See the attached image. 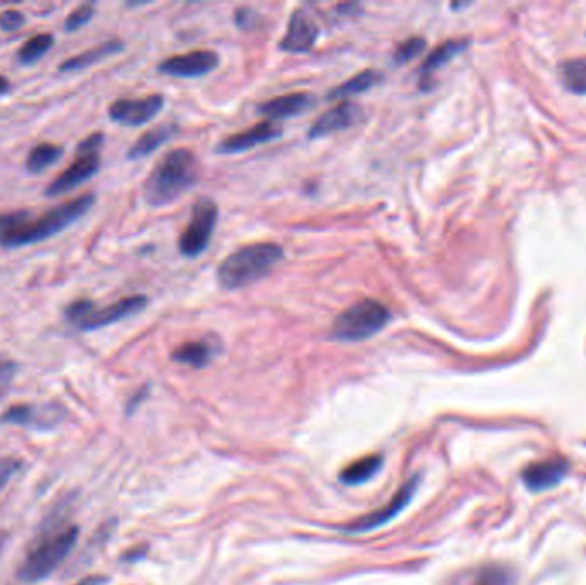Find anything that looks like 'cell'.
I'll use <instances>...</instances> for the list:
<instances>
[{
  "mask_svg": "<svg viewBox=\"0 0 586 585\" xmlns=\"http://www.w3.org/2000/svg\"><path fill=\"white\" fill-rule=\"evenodd\" d=\"M314 105V97L309 93H290L283 97L268 100L259 105V114L271 120L295 118L304 114L307 109Z\"/></svg>",
  "mask_w": 586,
  "mask_h": 585,
  "instance_id": "e0dca14e",
  "label": "cell"
},
{
  "mask_svg": "<svg viewBox=\"0 0 586 585\" xmlns=\"http://www.w3.org/2000/svg\"><path fill=\"white\" fill-rule=\"evenodd\" d=\"M255 13L253 9H247V7H242V9H237L235 13V22L238 28L242 30H249L253 28L255 24Z\"/></svg>",
  "mask_w": 586,
  "mask_h": 585,
  "instance_id": "1f68e13d",
  "label": "cell"
},
{
  "mask_svg": "<svg viewBox=\"0 0 586 585\" xmlns=\"http://www.w3.org/2000/svg\"><path fill=\"white\" fill-rule=\"evenodd\" d=\"M216 220H218V206L210 197H199L193 206V215L187 227L180 235V253L185 258H197L204 253L213 232H215Z\"/></svg>",
  "mask_w": 586,
  "mask_h": 585,
  "instance_id": "8992f818",
  "label": "cell"
},
{
  "mask_svg": "<svg viewBox=\"0 0 586 585\" xmlns=\"http://www.w3.org/2000/svg\"><path fill=\"white\" fill-rule=\"evenodd\" d=\"M24 16L20 11H5L0 16V28L4 31H18L24 24Z\"/></svg>",
  "mask_w": 586,
  "mask_h": 585,
  "instance_id": "4dcf8cb0",
  "label": "cell"
},
{
  "mask_svg": "<svg viewBox=\"0 0 586 585\" xmlns=\"http://www.w3.org/2000/svg\"><path fill=\"white\" fill-rule=\"evenodd\" d=\"M569 464L564 458L535 462L523 468L521 481L530 491L542 493L556 488L566 477Z\"/></svg>",
  "mask_w": 586,
  "mask_h": 585,
  "instance_id": "5bb4252c",
  "label": "cell"
},
{
  "mask_svg": "<svg viewBox=\"0 0 586 585\" xmlns=\"http://www.w3.org/2000/svg\"><path fill=\"white\" fill-rule=\"evenodd\" d=\"M93 16H95L93 5H90V4L79 5L78 9H74L65 21V30L67 31H78L82 26H86L90 21L93 20Z\"/></svg>",
  "mask_w": 586,
  "mask_h": 585,
  "instance_id": "f1b7e54d",
  "label": "cell"
},
{
  "mask_svg": "<svg viewBox=\"0 0 586 585\" xmlns=\"http://www.w3.org/2000/svg\"><path fill=\"white\" fill-rule=\"evenodd\" d=\"M426 50V39L422 37H413V39H405L403 43L398 45V48L394 50L392 59L401 65V64H409L410 60L418 57L422 52Z\"/></svg>",
  "mask_w": 586,
  "mask_h": 585,
  "instance_id": "4316f807",
  "label": "cell"
},
{
  "mask_svg": "<svg viewBox=\"0 0 586 585\" xmlns=\"http://www.w3.org/2000/svg\"><path fill=\"white\" fill-rule=\"evenodd\" d=\"M95 195H82L74 197L57 208L47 212L35 222L28 220V212H14V220L7 232L0 237V246L4 248H21L47 240L59 234L69 225H73L78 218L86 215L95 205Z\"/></svg>",
  "mask_w": 586,
  "mask_h": 585,
  "instance_id": "7a4b0ae2",
  "label": "cell"
},
{
  "mask_svg": "<svg viewBox=\"0 0 586 585\" xmlns=\"http://www.w3.org/2000/svg\"><path fill=\"white\" fill-rule=\"evenodd\" d=\"M4 545V536H0V547Z\"/></svg>",
  "mask_w": 586,
  "mask_h": 585,
  "instance_id": "d590c367",
  "label": "cell"
},
{
  "mask_svg": "<svg viewBox=\"0 0 586 585\" xmlns=\"http://www.w3.org/2000/svg\"><path fill=\"white\" fill-rule=\"evenodd\" d=\"M281 133H283L281 127H278V126H274L273 122L266 120V122L257 124L253 129H247L244 133H238V135L223 139L218 144V153H228V155L242 153V152L255 148V146H259L263 143L273 141L276 137L281 136Z\"/></svg>",
  "mask_w": 586,
  "mask_h": 585,
  "instance_id": "9a60e30c",
  "label": "cell"
},
{
  "mask_svg": "<svg viewBox=\"0 0 586 585\" xmlns=\"http://www.w3.org/2000/svg\"><path fill=\"white\" fill-rule=\"evenodd\" d=\"M218 64H220V57L216 52L194 50L189 54L163 60L158 65V71L172 78H201L213 73Z\"/></svg>",
  "mask_w": 586,
  "mask_h": 585,
  "instance_id": "9c48e42d",
  "label": "cell"
},
{
  "mask_svg": "<svg viewBox=\"0 0 586 585\" xmlns=\"http://www.w3.org/2000/svg\"><path fill=\"white\" fill-rule=\"evenodd\" d=\"M107 584V579L101 577V575H90V577H84L81 579L79 582H76L74 585H105Z\"/></svg>",
  "mask_w": 586,
  "mask_h": 585,
  "instance_id": "836d02e7",
  "label": "cell"
},
{
  "mask_svg": "<svg viewBox=\"0 0 586 585\" xmlns=\"http://www.w3.org/2000/svg\"><path fill=\"white\" fill-rule=\"evenodd\" d=\"M283 258V248L274 242H255L227 256L218 270V285L225 291L249 287L273 270Z\"/></svg>",
  "mask_w": 586,
  "mask_h": 585,
  "instance_id": "277c9868",
  "label": "cell"
},
{
  "mask_svg": "<svg viewBox=\"0 0 586 585\" xmlns=\"http://www.w3.org/2000/svg\"><path fill=\"white\" fill-rule=\"evenodd\" d=\"M101 165L99 152H79L76 153V160L69 169H65L48 188H47V196L65 195L73 189H76L82 182L97 174Z\"/></svg>",
  "mask_w": 586,
  "mask_h": 585,
  "instance_id": "8fae6325",
  "label": "cell"
},
{
  "mask_svg": "<svg viewBox=\"0 0 586 585\" xmlns=\"http://www.w3.org/2000/svg\"><path fill=\"white\" fill-rule=\"evenodd\" d=\"M54 47V37L48 33H39L37 37L28 39L20 48L18 59L21 64L30 65L41 59Z\"/></svg>",
  "mask_w": 586,
  "mask_h": 585,
  "instance_id": "d4e9b609",
  "label": "cell"
},
{
  "mask_svg": "<svg viewBox=\"0 0 586 585\" xmlns=\"http://www.w3.org/2000/svg\"><path fill=\"white\" fill-rule=\"evenodd\" d=\"M199 177V163L191 150L177 148L167 153L148 176L144 197L151 206H165L191 189Z\"/></svg>",
  "mask_w": 586,
  "mask_h": 585,
  "instance_id": "3957f363",
  "label": "cell"
},
{
  "mask_svg": "<svg viewBox=\"0 0 586 585\" xmlns=\"http://www.w3.org/2000/svg\"><path fill=\"white\" fill-rule=\"evenodd\" d=\"M511 584H513V575H511L508 568H504V566H487L478 573V577L475 581V585Z\"/></svg>",
  "mask_w": 586,
  "mask_h": 585,
  "instance_id": "83f0119b",
  "label": "cell"
},
{
  "mask_svg": "<svg viewBox=\"0 0 586 585\" xmlns=\"http://www.w3.org/2000/svg\"><path fill=\"white\" fill-rule=\"evenodd\" d=\"M211 357H213V347L206 342H187L172 354V359L178 364H185L197 370L208 366Z\"/></svg>",
  "mask_w": 586,
  "mask_h": 585,
  "instance_id": "7402d4cb",
  "label": "cell"
},
{
  "mask_svg": "<svg viewBox=\"0 0 586 585\" xmlns=\"http://www.w3.org/2000/svg\"><path fill=\"white\" fill-rule=\"evenodd\" d=\"M174 133H176L174 126H161L157 129H151L137 139L136 143L131 146L127 156L131 160H139V158L151 155L153 152H157L159 146H163Z\"/></svg>",
  "mask_w": 586,
  "mask_h": 585,
  "instance_id": "ffe728a7",
  "label": "cell"
},
{
  "mask_svg": "<svg viewBox=\"0 0 586 585\" xmlns=\"http://www.w3.org/2000/svg\"><path fill=\"white\" fill-rule=\"evenodd\" d=\"M64 417H65V410L57 404H48L39 407L30 404H18L9 407L0 415V423L30 428V430L50 431L57 428Z\"/></svg>",
  "mask_w": 586,
  "mask_h": 585,
  "instance_id": "52a82bcc",
  "label": "cell"
},
{
  "mask_svg": "<svg viewBox=\"0 0 586 585\" xmlns=\"http://www.w3.org/2000/svg\"><path fill=\"white\" fill-rule=\"evenodd\" d=\"M62 153H64V150L56 144H50V143L39 144L30 152L28 160H26V169L30 174H39V172L47 170L50 165H54Z\"/></svg>",
  "mask_w": 586,
  "mask_h": 585,
  "instance_id": "cb8c5ba5",
  "label": "cell"
},
{
  "mask_svg": "<svg viewBox=\"0 0 586 585\" xmlns=\"http://www.w3.org/2000/svg\"><path fill=\"white\" fill-rule=\"evenodd\" d=\"M390 319V310L383 302L364 299L338 314L332 323V338L341 342L367 340L381 332Z\"/></svg>",
  "mask_w": 586,
  "mask_h": 585,
  "instance_id": "5b68a950",
  "label": "cell"
},
{
  "mask_svg": "<svg viewBox=\"0 0 586 585\" xmlns=\"http://www.w3.org/2000/svg\"><path fill=\"white\" fill-rule=\"evenodd\" d=\"M381 467H383V457L381 455L366 457V458L352 464L350 467L345 468L341 472V481L345 485H349V486L364 485V483L371 481L372 477L381 470Z\"/></svg>",
  "mask_w": 586,
  "mask_h": 585,
  "instance_id": "603a6c76",
  "label": "cell"
},
{
  "mask_svg": "<svg viewBox=\"0 0 586 585\" xmlns=\"http://www.w3.org/2000/svg\"><path fill=\"white\" fill-rule=\"evenodd\" d=\"M65 511L52 513L39 528L37 539L22 560L18 577L26 584H37L50 577L73 553L79 537L78 526L64 522Z\"/></svg>",
  "mask_w": 586,
  "mask_h": 585,
  "instance_id": "6da1fadb",
  "label": "cell"
},
{
  "mask_svg": "<svg viewBox=\"0 0 586 585\" xmlns=\"http://www.w3.org/2000/svg\"><path fill=\"white\" fill-rule=\"evenodd\" d=\"M22 467L21 460L7 457V458H0V491L7 486V483L20 472Z\"/></svg>",
  "mask_w": 586,
  "mask_h": 585,
  "instance_id": "f546056e",
  "label": "cell"
},
{
  "mask_svg": "<svg viewBox=\"0 0 586 585\" xmlns=\"http://www.w3.org/2000/svg\"><path fill=\"white\" fill-rule=\"evenodd\" d=\"M14 364L9 362V361H0V397L5 393L7 387H9V381L14 374Z\"/></svg>",
  "mask_w": 586,
  "mask_h": 585,
  "instance_id": "d6a6232c",
  "label": "cell"
},
{
  "mask_svg": "<svg viewBox=\"0 0 586 585\" xmlns=\"http://www.w3.org/2000/svg\"><path fill=\"white\" fill-rule=\"evenodd\" d=\"M383 79V74L374 71V69H367L364 73H358L357 76L345 81L343 84H340L338 88H334L332 92H330V100H347L349 97H353V95H360L367 90L374 88L379 81Z\"/></svg>",
  "mask_w": 586,
  "mask_h": 585,
  "instance_id": "44dd1931",
  "label": "cell"
},
{
  "mask_svg": "<svg viewBox=\"0 0 586 585\" xmlns=\"http://www.w3.org/2000/svg\"><path fill=\"white\" fill-rule=\"evenodd\" d=\"M563 78L569 90L576 93H586V59L566 62L563 65Z\"/></svg>",
  "mask_w": 586,
  "mask_h": 585,
  "instance_id": "484cf974",
  "label": "cell"
},
{
  "mask_svg": "<svg viewBox=\"0 0 586 585\" xmlns=\"http://www.w3.org/2000/svg\"><path fill=\"white\" fill-rule=\"evenodd\" d=\"M417 485H418V479L413 477V479H410L405 486H401V489L391 498V502L386 507H383L381 510L371 513V515L360 519L358 522L352 524L349 530L350 532H369V530L375 528V527H381L383 524L390 522L392 517H396L403 508L410 503L411 496H413V493L417 489Z\"/></svg>",
  "mask_w": 586,
  "mask_h": 585,
  "instance_id": "2e32d148",
  "label": "cell"
},
{
  "mask_svg": "<svg viewBox=\"0 0 586 585\" xmlns=\"http://www.w3.org/2000/svg\"><path fill=\"white\" fill-rule=\"evenodd\" d=\"M146 304H148V299L144 295H129V297H124L117 302H114L107 308H101V310H98L93 304L91 310L76 323V328L82 332H90V330H98V328L114 325L129 316H134L137 312L142 311L146 308Z\"/></svg>",
  "mask_w": 586,
  "mask_h": 585,
  "instance_id": "ba28073f",
  "label": "cell"
},
{
  "mask_svg": "<svg viewBox=\"0 0 586 585\" xmlns=\"http://www.w3.org/2000/svg\"><path fill=\"white\" fill-rule=\"evenodd\" d=\"M163 103L165 100L161 95H151L137 100L122 98L110 105L108 116L120 126L137 127L157 118L158 112L163 109Z\"/></svg>",
  "mask_w": 586,
  "mask_h": 585,
  "instance_id": "30bf717a",
  "label": "cell"
},
{
  "mask_svg": "<svg viewBox=\"0 0 586 585\" xmlns=\"http://www.w3.org/2000/svg\"><path fill=\"white\" fill-rule=\"evenodd\" d=\"M9 90H11V83H9V79L0 76V95H5Z\"/></svg>",
  "mask_w": 586,
  "mask_h": 585,
  "instance_id": "e575fe53",
  "label": "cell"
},
{
  "mask_svg": "<svg viewBox=\"0 0 586 585\" xmlns=\"http://www.w3.org/2000/svg\"><path fill=\"white\" fill-rule=\"evenodd\" d=\"M362 116L364 112L360 105L353 103L350 100H343L341 103L332 107V110L315 118L313 127L309 129V137L317 139V137L330 136L332 133L345 131L355 126L357 122H360Z\"/></svg>",
  "mask_w": 586,
  "mask_h": 585,
  "instance_id": "4fadbf2b",
  "label": "cell"
},
{
  "mask_svg": "<svg viewBox=\"0 0 586 585\" xmlns=\"http://www.w3.org/2000/svg\"><path fill=\"white\" fill-rule=\"evenodd\" d=\"M467 41L465 39H450L443 45H439L437 48H434L429 54V57L422 64L418 78H420V88L424 92L430 90V79L434 76L435 71H439L443 65H446L452 57H456L460 52H463L467 48Z\"/></svg>",
  "mask_w": 586,
  "mask_h": 585,
  "instance_id": "ac0fdd59",
  "label": "cell"
},
{
  "mask_svg": "<svg viewBox=\"0 0 586 585\" xmlns=\"http://www.w3.org/2000/svg\"><path fill=\"white\" fill-rule=\"evenodd\" d=\"M122 48H124V45L118 39L105 41V43H101L98 47H93V48H90V50H86L82 54H78V56H74V57L62 62L60 71L62 73H73V71L86 69V67L97 64L99 60L107 59V57H110L114 54H118Z\"/></svg>",
  "mask_w": 586,
  "mask_h": 585,
  "instance_id": "d6986e66",
  "label": "cell"
},
{
  "mask_svg": "<svg viewBox=\"0 0 586 585\" xmlns=\"http://www.w3.org/2000/svg\"><path fill=\"white\" fill-rule=\"evenodd\" d=\"M319 39V26L304 9L293 11L287 33L280 43V48L289 54H306L313 48Z\"/></svg>",
  "mask_w": 586,
  "mask_h": 585,
  "instance_id": "7c38bea8",
  "label": "cell"
}]
</instances>
